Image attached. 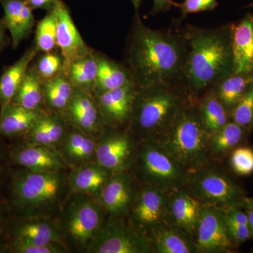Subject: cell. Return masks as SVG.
Here are the masks:
<instances>
[{
	"label": "cell",
	"mask_w": 253,
	"mask_h": 253,
	"mask_svg": "<svg viewBox=\"0 0 253 253\" xmlns=\"http://www.w3.org/2000/svg\"><path fill=\"white\" fill-rule=\"evenodd\" d=\"M187 53V40L182 29H152L145 26L139 14H136L123 63L137 88L181 87Z\"/></svg>",
	"instance_id": "cell-1"
},
{
	"label": "cell",
	"mask_w": 253,
	"mask_h": 253,
	"mask_svg": "<svg viewBox=\"0 0 253 253\" xmlns=\"http://www.w3.org/2000/svg\"><path fill=\"white\" fill-rule=\"evenodd\" d=\"M182 30L187 40L188 53L181 87L198 100L234 73L231 24L214 28L187 25Z\"/></svg>",
	"instance_id": "cell-2"
},
{
	"label": "cell",
	"mask_w": 253,
	"mask_h": 253,
	"mask_svg": "<svg viewBox=\"0 0 253 253\" xmlns=\"http://www.w3.org/2000/svg\"><path fill=\"white\" fill-rule=\"evenodd\" d=\"M6 200L13 216L56 217L71 194L65 172H36L11 167Z\"/></svg>",
	"instance_id": "cell-3"
},
{
	"label": "cell",
	"mask_w": 253,
	"mask_h": 253,
	"mask_svg": "<svg viewBox=\"0 0 253 253\" xmlns=\"http://www.w3.org/2000/svg\"><path fill=\"white\" fill-rule=\"evenodd\" d=\"M189 97L179 86L136 87L128 129L138 143L154 140L172 124Z\"/></svg>",
	"instance_id": "cell-4"
},
{
	"label": "cell",
	"mask_w": 253,
	"mask_h": 253,
	"mask_svg": "<svg viewBox=\"0 0 253 253\" xmlns=\"http://www.w3.org/2000/svg\"><path fill=\"white\" fill-rule=\"evenodd\" d=\"M209 138L198 100L189 97L172 124L154 141L191 172L212 161L208 151Z\"/></svg>",
	"instance_id": "cell-5"
},
{
	"label": "cell",
	"mask_w": 253,
	"mask_h": 253,
	"mask_svg": "<svg viewBox=\"0 0 253 253\" xmlns=\"http://www.w3.org/2000/svg\"><path fill=\"white\" fill-rule=\"evenodd\" d=\"M107 216L93 196L71 193L56 217L68 251L87 252Z\"/></svg>",
	"instance_id": "cell-6"
},
{
	"label": "cell",
	"mask_w": 253,
	"mask_h": 253,
	"mask_svg": "<svg viewBox=\"0 0 253 253\" xmlns=\"http://www.w3.org/2000/svg\"><path fill=\"white\" fill-rule=\"evenodd\" d=\"M191 196L201 204L224 210L242 208L247 196L218 161H211L203 167L188 172L184 186Z\"/></svg>",
	"instance_id": "cell-7"
},
{
	"label": "cell",
	"mask_w": 253,
	"mask_h": 253,
	"mask_svg": "<svg viewBox=\"0 0 253 253\" xmlns=\"http://www.w3.org/2000/svg\"><path fill=\"white\" fill-rule=\"evenodd\" d=\"M129 172L139 184L171 191L184 186L189 172L161 145L146 140L139 143L137 156Z\"/></svg>",
	"instance_id": "cell-8"
},
{
	"label": "cell",
	"mask_w": 253,
	"mask_h": 253,
	"mask_svg": "<svg viewBox=\"0 0 253 253\" xmlns=\"http://www.w3.org/2000/svg\"><path fill=\"white\" fill-rule=\"evenodd\" d=\"M88 253H154L147 236L134 229L127 217L108 214Z\"/></svg>",
	"instance_id": "cell-9"
},
{
	"label": "cell",
	"mask_w": 253,
	"mask_h": 253,
	"mask_svg": "<svg viewBox=\"0 0 253 253\" xmlns=\"http://www.w3.org/2000/svg\"><path fill=\"white\" fill-rule=\"evenodd\" d=\"M139 143L128 128L106 127L97 139L95 161L113 173L129 172Z\"/></svg>",
	"instance_id": "cell-10"
},
{
	"label": "cell",
	"mask_w": 253,
	"mask_h": 253,
	"mask_svg": "<svg viewBox=\"0 0 253 253\" xmlns=\"http://www.w3.org/2000/svg\"><path fill=\"white\" fill-rule=\"evenodd\" d=\"M168 191L149 184H139L128 219L138 232L148 236L166 223Z\"/></svg>",
	"instance_id": "cell-11"
},
{
	"label": "cell",
	"mask_w": 253,
	"mask_h": 253,
	"mask_svg": "<svg viewBox=\"0 0 253 253\" xmlns=\"http://www.w3.org/2000/svg\"><path fill=\"white\" fill-rule=\"evenodd\" d=\"M199 253H228L237 249L231 239L224 211L204 205L196 234Z\"/></svg>",
	"instance_id": "cell-12"
},
{
	"label": "cell",
	"mask_w": 253,
	"mask_h": 253,
	"mask_svg": "<svg viewBox=\"0 0 253 253\" xmlns=\"http://www.w3.org/2000/svg\"><path fill=\"white\" fill-rule=\"evenodd\" d=\"M11 167L24 168L32 172H66L68 166L56 148L26 144L23 140L8 146Z\"/></svg>",
	"instance_id": "cell-13"
},
{
	"label": "cell",
	"mask_w": 253,
	"mask_h": 253,
	"mask_svg": "<svg viewBox=\"0 0 253 253\" xmlns=\"http://www.w3.org/2000/svg\"><path fill=\"white\" fill-rule=\"evenodd\" d=\"M138 186L130 172L113 173L95 199L109 215L127 217Z\"/></svg>",
	"instance_id": "cell-14"
},
{
	"label": "cell",
	"mask_w": 253,
	"mask_h": 253,
	"mask_svg": "<svg viewBox=\"0 0 253 253\" xmlns=\"http://www.w3.org/2000/svg\"><path fill=\"white\" fill-rule=\"evenodd\" d=\"M9 241L33 245L57 243L66 246L56 217L13 216L9 226Z\"/></svg>",
	"instance_id": "cell-15"
},
{
	"label": "cell",
	"mask_w": 253,
	"mask_h": 253,
	"mask_svg": "<svg viewBox=\"0 0 253 253\" xmlns=\"http://www.w3.org/2000/svg\"><path fill=\"white\" fill-rule=\"evenodd\" d=\"M136 86L134 83L94 95L106 127L128 128Z\"/></svg>",
	"instance_id": "cell-16"
},
{
	"label": "cell",
	"mask_w": 253,
	"mask_h": 253,
	"mask_svg": "<svg viewBox=\"0 0 253 253\" xmlns=\"http://www.w3.org/2000/svg\"><path fill=\"white\" fill-rule=\"evenodd\" d=\"M62 114L70 126L96 139L106 129L94 96L78 89H76L72 100Z\"/></svg>",
	"instance_id": "cell-17"
},
{
	"label": "cell",
	"mask_w": 253,
	"mask_h": 253,
	"mask_svg": "<svg viewBox=\"0 0 253 253\" xmlns=\"http://www.w3.org/2000/svg\"><path fill=\"white\" fill-rule=\"evenodd\" d=\"M54 11L57 49L64 58L66 68L69 63L89 54L93 49L86 44L82 37L67 5L59 0Z\"/></svg>",
	"instance_id": "cell-18"
},
{
	"label": "cell",
	"mask_w": 253,
	"mask_h": 253,
	"mask_svg": "<svg viewBox=\"0 0 253 253\" xmlns=\"http://www.w3.org/2000/svg\"><path fill=\"white\" fill-rule=\"evenodd\" d=\"M203 206L185 190H171L168 194L166 223L185 229L195 239Z\"/></svg>",
	"instance_id": "cell-19"
},
{
	"label": "cell",
	"mask_w": 253,
	"mask_h": 253,
	"mask_svg": "<svg viewBox=\"0 0 253 253\" xmlns=\"http://www.w3.org/2000/svg\"><path fill=\"white\" fill-rule=\"evenodd\" d=\"M4 11L2 19L9 33L11 46L16 49L28 39L36 26L33 9L24 0H0Z\"/></svg>",
	"instance_id": "cell-20"
},
{
	"label": "cell",
	"mask_w": 253,
	"mask_h": 253,
	"mask_svg": "<svg viewBox=\"0 0 253 253\" xmlns=\"http://www.w3.org/2000/svg\"><path fill=\"white\" fill-rule=\"evenodd\" d=\"M70 127L63 114L46 110L21 140L28 144L58 149L67 135Z\"/></svg>",
	"instance_id": "cell-21"
},
{
	"label": "cell",
	"mask_w": 253,
	"mask_h": 253,
	"mask_svg": "<svg viewBox=\"0 0 253 253\" xmlns=\"http://www.w3.org/2000/svg\"><path fill=\"white\" fill-rule=\"evenodd\" d=\"M147 237L154 253H199L196 240L179 226L165 223Z\"/></svg>",
	"instance_id": "cell-22"
},
{
	"label": "cell",
	"mask_w": 253,
	"mask_h": 253,
	"mask_svg": "<svg viewBox=\"0 0 253 253\" xmlns=\"http://www.w3.org/2000/svg\"><path fill=\"white\" fill-rule=\"evenodd\" d=\"M231 24L234 73H253V14Z\"/></svg>",
	"instance_id": "cell-23"
},
{
	"label": "cell",
	"mask_w": 253,
	"mask_h": 253,
	"mask_svg": "<svg viewBox=\"0 0 253 253\" xmlns=\"http://www.w3.org/2000/svg\"><path fill=\"white\" fill-rule=\"evenodd\" d=\"M96 138L71 126L58 150L68 167L73 169L96 161Z\"/></svg>",
	"instance_id": "cell-24"
},
{
	"label": "cell",
	"mask_w": 253,
	"mask_h": 253,
	"mask_svg": "<svg viewBox=\"0 0 253 253\" xmlns=\"http://www.w3.org/2000/svg\"><path fill=\"white\" fill-rule=\"evenodd\" d=\"M44 111H36L10 103L0 112V137L21 140Z\"/></svg>",
	"instance_id": "cell-25"
},
{
	"label": "cell",
	"mask_w": 253,
	"mask_h": 253,
	"mask_svg": "<svg viewBox=\"0 0 253 253\" xmlns=\"http://www.w3.org/2000/svg\"><path fill=\"white\" fill-rule=\"evenodd\" d=\"M113 174L96 161L73 168L68 174L71 192L96 198Z\"/></svg>",
	"instance_id": "cell-26"
},
{
	"label": "cell",
	"mask_w": 253,
	"mask_h": 253,
	"mask_svg": "<svg viewBox=\"0 0 253 253\" xmlns=\"http://www.w3.org/2000/svg\"><path fill=\"white\" fill-rule=\"evenodd\" d=\"M38 53L33 44L16 62L3 68L0 75V112L12 102L28 68Z\"/></svg>",
	"instance_id": "cell-27"
},
{
	"label": "cell",
	"mask_w": 253,
	"mask_h": 253,
	"mask_svg": "<svg viewBox=\"0 0 253 253\" xmlns=\"http://www.w3.org/2000/svg\"><path fill=\"white\" fill-rule=\"evenodd\" d=\"M94 54L97 63L94 95L133 83L131 73L124 63H118L95 49Z\"/></svg>",
	"instance_id": "cell-28"
},
{
	"label": "cell",
	"mask_w": 253,
	"mask_h": 253,
	"mask_svg": "<svg viewBox=\"0 0 253 253\" xmlns=\"http://www.w3.org/2000/svg\"><path fill=\"white\" fill-rule=\"evenodd\" d=\"M253 84V73H232L215 84L211 90L230 114Z\"/></svg>",
	"instance_id": "cell-29"
},
{
	"label": "cell",
	"mask_w": 253,
	"mask_h": 253,
	"mask_svg": "<svg viewBox=\"0 0 253 253\" xmlns=\"http://www.w3.org/2000/svg\"><path fill=\"white\" fill-rule=\"evenodd\" d=\"M249 132L231 120L219 131L210 136L208 151L211 159L219 162V160L241 146Z\"/></svg>",
	"instance_id": "cell-30"
},
{
	"label": "cell",
	"mask_w": 253,
	"mask_h": 253,
	"mask_svg": "<svg viewBox=\"0 0 253 253\" xmlns=\"http://www.w3.org/2000/svg\"><path fill=\"white\" fill-rule=\"evenodd\" d=\"M65 73L76 89L94 96L97 74L94 49L89 54L69 63Z\"/></svg>",
	"instance_id": "cell-31"
},
{
	"label": "cell",
	"mask_w": 253,
	"mask_h": 253,
	"mask_svg": "<svg viewBox=\"0 0 253 253\" xmlns=\"http://www.w3.org/2000/svg\"><path fill=\"white\" fill-rule=\"evenodd\" d=\"M76 91L66 73L44 81V103L46 111L62 113L67 109Z\"/></svg>",
	"instance_id": "cell-32"
},
{
	"label": "cell",
	"mask_w": 253,
	"mask_h": 253,
	"mask_svg": "<svg viewBox=\"0 0 253 253\" xmlns=\"http://www.w3.org/2000/svg\"><path fill=\"white\" fill-rule=\"evenodd\" d=\"M12 102L30 110H45L44 81L40 77L32 63L15 94Z\"/></svg>",
	"instance_id": "cell-33"
},
{
	"label": "cell",
	"mask_w": 253,
	"mask_h": 253,
	"mask_svg": "<svg viewBox=\"0 0 253 253\" xmlns=\"http://www.w3.org/2000/svg\"><path fill=\"white\" fill-rule=\"evenodd\" d=\"M201 119L209 135H212L231 121L230 114L212 90L198 99Z\"/></svg>",
	"instance_id": "cell-34"
},
{
	"label": "cell",
	"mask_w": 253,
	"mask_h": 253,
	"mask_svg": "<svg viewBox=\"0 0 253 253\" xmlns=\"http://www.w3.org/2000/svg\"><path fill=\"white\" fill-rule=\"evenodd\" d=\"M33 45L39 53L49 52L57 49L54 9L47 11L45 16L36 25Z\"/></svg>",
	"instance_id": "cell-35"
},
{
	"label": "cell",
	"mask_w": 253,
	"mask_h": 253,
	"mask_svg": "<svg viewBox=\"0 0 253 253\" xmlns=\"http://www.w3.org/2000/svg\"><path fill=\"white\" fill-rule=\"evenodd\" d=\"M32 65L44 81L56 77L66 71V61L58 49L38 53Z\"/></svg>",
	"instance_id": "cell-36"
},
{
	"label": "cell",
	"mask_w": 253,
	"mask_h": 253,
	"mask_svg": "<svg viewBox=\"0 0 253 253\" xmlns=\"http://www.w3.org/2000/svg\"><path fill=\"white\" fill-rule=\"evenodd\" d=\"M231 120L248 131L253 129V84L230 113Z\"/></svg>",
	"instance_id": "cell-37"
},
{
	"label": "cell",
	"mask_w": 253,
	"mask_h": 253,
	"mask_svg": "<svg viewBox=\"0 0 253 253\" xmlns=\"http://www.w3.org/2000/svg\"><path fill=\"white\" fill-rule=\"evenodd\" d=\"M229 163L238 175H251L253 173V149L242 146L236 148L230 154Z\"/></svg>",
	"instance_id": "cell-38"
},
{
	"label": "cell",
	"mask_w": 253,
	"mask_h": 253,
	"mask_svg": "<svg viewBox=\"0 0 253 253\" xmlns=\"http://www.w3.org/2000/svg\"><path fill=\"white\" fill-rule=\"evenodd\" d=\"M68 250L64 245L53 243L46 245L23 244L16 241H9L8 253H65Z\"/></svg>",
	"instance_id": "cell-39"
},
{
	"label": "cell",
	"mask_w": 253,
	"mask_h": 253,
	"mask_svg": "<svg viewBox=\"0 0 253 253\" xmlns=\"http://www.w3.org/2000/svg\"><path fill=\"white\" fill-rule=\"evenodd\" d=\"M12 217L6 200L0 199V253H8L9 226Z\"/></svg>",
	"instance_id": "cell-40"
},
{
	"label": "cell",
	"mask_w": 253,
	"mask_h": 253,
	"mask_svg": "<svg viewBox=\"0 0 253 253\" xmlns=\"http://www.w3.org/2000/svg\"><path fill=\"white\" fill-rule=\"evenodd\" d=\"M174 6L179 8L182 17L188 14L202 11H212L218 6L217 0H184L181 4L175 2Z\"/></svg>",
	"instance_id": "cell-41"
},
{
	"label": "cell",
	"mask_w": 253,
	"mask_h": 253,
	"mask_svg": "<svg viewBox=\"0 0 253 253\" xmlns=\"http://www.w3.org/2000/svg\"><path fill=\"white\" fill-rule=\"evenodd\" d=\"M0 137V189L7 185L11 166L9 162V148L3 144Z\"/></svg>",
	"instance_id": "cell-42"
},
{
	"label": "cell",
	"mask_w": 253,
	"mask_h": 253,
	"mask_svg": "<svg viewBox=\"0 0 253 253\" xmlns=\"http://www.w3.org/2000/svg\"><path fill=\"white\" fill-rule=\"evenodd\" d=\"M226 223H227L229 234L236 248L239 247L240 245L244 244L248 240L251 239L249 226Z\"/></svg>",
	"instance_id": "cell-43"
},
{
	"label": "cell",
	"mask_w": 253,
	"mask_h": 253,
	"mask_svg": "<svg viewBox=\"0 0 253 253\" xmlns=\"http://www.w3.org/2000/svg\"><path fill=\"white\" fill-rule=\"evenodd\" d=\"M33 10L43 9L47 11L54 9L59 0H24Z\"/></svg>",
	"instance_id": "cell-44"
},
{
	"label": "cell",
	"mask_w": 253,
	"mask_h": 253,
	"mask_svg": "<svg viewBox=\"0 0 253 253\" xmlns=\"http://www.w3.org/2000/svg\"><path fill=\"white\" fill-rule=\"evenodd\" d=\"M7 31L2 18H0V55L7 46L11 45V38L8 36Z\"/></svg>",
	"instance_id": "cell-45"
},
{
	"label": "cell",
	"mask_w": 253,
	"mask_h": 253,
	"mask_svg": "<svg viewBox=\"0 0 253 253\" xmlns=\"http://www.w3.org/2000/svg\"><path fill=\"white\" fill-rule=\"evenodd\" d=\"M175 2L172 0H154V6L151 15L165 12L170 9L171 6H174Z\"/></svg>",
	"instance_id": "cell-46"
},
{
	"label": "cell",
	"mask_w": 253,
	"mask_h": 253,
	"mask_svg": "<svg viewBox=\"0 0 253 253\" xmlns=\"http://www.w3.org/2000/svg\"><path fill=\"white\" fill-rule=\"evenodd\" d=\"M249 221V227L251 239H253V204L249 201V198L246 197L242 206Z\"/></svg>",
	"instance_id": "cell-47"
},
{
	"label": "cell",
	"mask_w": 253,
	"mask_h": 253,
	"mask_svg": "<svg viewBox=\"0 0 253 253\" xmlns=\"http://www.w3.org/2000/svg\"><path fill=\"white\" fill-rule=\"evenodd\" d=\"M131 1L132 2L133 6H134V9H135L136 14H139V8H140L143 0H131Z\"/></svg>",
	"instance_id": "cell-48"
},
{
	"label": "cell",
	"mask_w": 253,
	"mask_h": 253,
	"mask_svg": "<svg viewBox=\"0 0 253 253\" xmlns=\"http://www.w3.org/2000/svg\"><path fill=\"white\" fill-rule=\"evenodd\" d=\"M249 201L253 204V198H249Z\"/></svg>",
	"instance_id": "cell-49"
},
{
	"label": "cell",
	"mask_w": 253,
	"mask_h": 253,
	"mask_svg": "<svg viewBox=\"0 0 253 253\" xmlns=\"http://www.w3.org/2000/svg\"><path fill=\"white\" fill-rule=\"evenodd\" d=\"M252 253H253V251H252Z\"/></svg>",
	"instance_id": "cell-50"
},
{
	"label": "cell",
	"mask_w": 253,
	"mask_h": 253,
	"mask_svg": "<svg viewBox=\"0 0 253 253\" xmlns=\"http://www.w3.org/2000/svg\"></svg>",
	"instance_id": "cell-51"
}]
</instances>
